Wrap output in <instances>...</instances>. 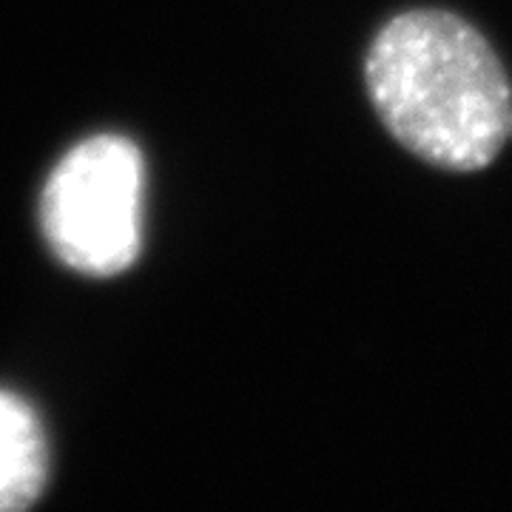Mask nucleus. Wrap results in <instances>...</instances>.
I'll return each mask as SVG.
<instances>
[{"label": "nucleus", "instance_id": "3", "mask_svg": "<svg viewBox=\"0 0 512 512\" xmlns=\"http://www.w3.org/2000/svg\"><path fill=\"white\" fill-rule=\"evenodd\" d=\"M46 484V439L35 410L0 390V512L35 504Z\"/></svg>", "mask_w": 512, "mask_h": 512}, {"label": "nucleus", "instance_id": "1", "mask_svg": "<svg viewBox=\"0 0 512 512\" xmlns=\"http://www.w3.org/2000/svg\"><path fill=\"white\" fill-rule=\"evenodd\" d=\"M367 92L424 163L481 171L512 137V86L493 46L453 12L396 15L370 43Z\"/></svg>", "mask_w": 512, "mask_h": 512}, {"label": "nucleus", "instance_id": "2", "mask_svg": "<svg viewBox=\"0 0 512 512\" xmlns=\"http://www.w3.org/2000/svg\"><path fill=\"white\" fill-rule=\"evenodd\" d=\"M143 154L126 137L97 134L55 165L40 220L55 256L86 276H114L140 254Z\"/></svg>", "mask_w": 512, "mask_h": 512}]
</instances>
